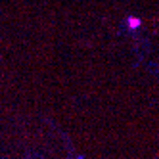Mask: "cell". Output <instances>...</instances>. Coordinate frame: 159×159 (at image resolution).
Listing matches in <instances>:
<instances>
[{"instance_id": "obj_1", "label": "cell", "mask_w": 159, "mask_h": 159, "mask_svg": "<svg viewBox=\"0 0 159 159\" xmlns=\"http://www.w3.org/2000/svg\"><path fill=\"white\" fill-rule=\"evenodd\" d=\"M129 25H130V27H138V25H140V21L136 19V17H132V19H129Z\"/></svg>"}]
</instances>
